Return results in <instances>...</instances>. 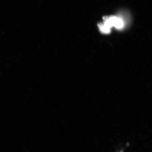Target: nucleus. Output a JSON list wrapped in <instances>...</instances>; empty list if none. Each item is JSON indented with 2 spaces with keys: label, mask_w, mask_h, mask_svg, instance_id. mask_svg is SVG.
I'll return each mask as SVG.
<instances>
[{
  "label": "nucleus",
  "mask_w": 152,
  "mask_h": 152,
  "mask_svg": "<svg viewBox=\"0 0 152 152\" xmlns=\"http://www.w3.org/2000/svg\"><path fill=\"white\" fill-rule=\"evenodd\" d=\"M103 23L110 28L115 27L118 29H121L124 27V22L120 17L114 16H104Z\"/></svg>",
  "instance_id": "1"
},
{
  "label": "nucleus",
  "mask_w": 152,
  "mask_h": 152,
  "mask_svg": "<svg viewBox=\"0 0 152 152\" xmlns=\"http://www.w3.org/2000/svg\"><path fill=\"white\" fill-rule=\"evenodd\" d=\"M98 26L100 31L104 34H109L111 32V28L104 23H100L98 24Z\"/></svg>",
  "instance_id": "2"
}]
</instances>
